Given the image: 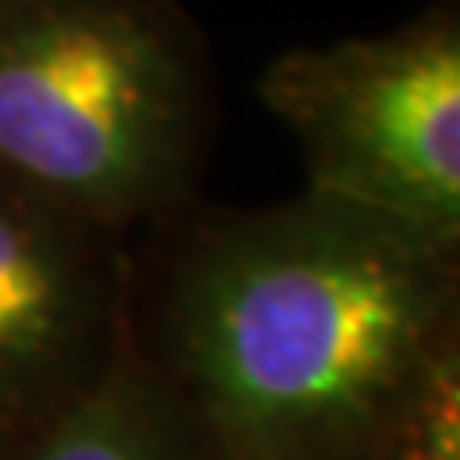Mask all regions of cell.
I'll return each instance as SVG.
<instances>
[{"mask_svg":"<svg viewBox=\"0 0 460 460\" xmlns=\"http://www.w3.org/2000/svg\"><path fill=\"white\" fill-rule=\"evenodd\" d=\"M172 226L157 353L219 460H376L460 319V250L299 192Z\"/></svg>","mask_w":460,"mask_h":460,"instance_id":"1","label":"cell"},{"mask_svg":"<svg viewBox=\"0 0 460 460\" xmlns=\"http://www.w3.org/2000/svg\"><path fill=\"white\" fill-rule=\"evenodd\" d=\"M215 74L177 0H0V169L135 238L196 208Z\"/></svg>","mask_w":460,"mask_h":460,"instance_id":"2","label":"cell"},{"mask_svg":"<svg viewBox=\"0 0 460 460\" xmlns=\"http://www.w3.org/2000/svg\"><path fill=\"white\" fill-rule=\"evenodd\" d=\"M304 192L460 250V12L277 54L257 77Z\"/></svg>","mask_w":460,"mask_h":460,"instance_id":"3","label":"cell"},{"mask_svg":"<svg viewBox=\"0 0 460 460\" xmlns=\"http://www.w3.org/2000/svg\"><path fill=\"white\" fill-rule=\"evenodd\" d=\"M138 326L131 238L0 169V434L96 384Z\"/></svg>","mask_w":460,"mask_h":460,"instance_id":"4","label":"cell"},{"mask_svg":"<svg viewBox=\"0 0 460 460\" xmlns=\"http://www.w3.org/2000/svg\"><path fill=\"white\" fill-rule=\"evenodd\" d=\"M12 460H219L135 338L96 384L20 438Z\"/></svg>","mask_w":460,"mask_h":460,"instance_id":"5","label":"cell"},{"mask_svg":"<svg viewBox=\"0 0 460 460\" xmlns=\"http://www.w3.org/2000/svg\"><path fill=\"white\" fill-rule=\"evenodd\" d=\"M376 460H460V338L429 365Z\"/></svg>","mask_w":460,"mask_h":460,"instance_id":"6","label":"cell"},{"mask_svg":"<svg viewBox=\"0 0 460 460\" xmlns=\"http://www.w3.org/2000/svg\"><path fill=\"white\" fill-rule=\"evenodd\" d=\"M16 445H20V438L0 434V460H12V453H16Z\"/></svg>","mask_w":460,"mask_h":460,"instance_id":"7","label":"cell"}]
</instances>
